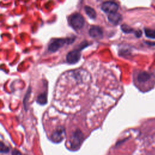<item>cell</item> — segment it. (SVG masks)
<instances>
[{
  "instance_id": "cell-4",
  "label": "cell",
  "mask_w": 155,
  "mask_h": 155,
  "mask_svg": "<svg viewBox=\"0 0 155 155\" xmlns=\"http://www.w3.org/2000/svg\"><path fill=\"white\" fill-rule=\"evenodd\" d=\"M65 136H66V132H65L64 128L62 127H60L57 128L53 132L51 139L54 142L58 143L64 140Z\"/></svg>"
},
{
  "instance_id": "cell-12",
  "label": "cell",
  "mask_w": 155,
  "mask_h": 155,
  "mask_svg": "<svg viewBox=\"0 0 155 155\" xmlns=\"http://www.w3.org/2000/svg\"><path fill=\"white\" fill-rule=\"evenodd\" d=\"M145 34L146 36L148 38L154 39L155 38V30L150 29H146L145 30Z\"/></svg>"
},
{
  "instance_id": "cell-1",
  "label": "cell",
  "mask_w": 155,
  "mask_h": 155,
  "mask_svg": "<svg viewBox=\"0 0 155 155\" xmlns=\"http://www.w3.org/2000/svg\"><path fill=\"white\" fill-rule=\"evenodd\" d=\"M70 25L75 30L82 29L84 25V18L82 15L78 13L72 15L69 18Z\"/></svg>"
},
{
  "instance_id": "cell-3",
  "label": "cell",
  "mask_w": 155,
  "mask_h": 155,
  "mask_svg": "<svg viewBox=\"0 0 155 155\" xmlns=\"http://www.w3.org/2000/svg\"><path fill=\"white\" fill-rule=\"evenodd\" d=\"M83 134L81 133L79 130H77L74 133H73L71 141H70V145L71 147L73 149H77L80 146L81 142L83 140Z\"/></svg>"
},
{
  "instance_id": "cell-6",
  "label": "cell",
  "mask_w": 155,
  "mask_h": 155,
  "mask_svg": "<svg viewBox=\"0 0 155 155\" xmlns=\"http://www.w3.org/2000/svg\"><path fill=\"white\" fill-rule=\"evenodd\" d=\"M81 57V53L79 50H73L70 52L66 57L67 61L69 64H75L79 61Z\"/></svg>"
},
{
  "instance_id": "cell-11",
  "label": "cell",
  "mask_w": 155,
  "mask_h": 155,
  "mask_svg": "<svg viewBox=\"0 0 155 155\" xmlns=\"http://www.w3.org/2000/svg\"><path fill=\"white\" fill-rule=\"evenodd\" d=\"M47 95L45 93H43L38 96V98L36 100V101L38 103H39L41 105H44L47 103Z\"/></svg>"
},
{
  "instance_id": "cell-15",
  "label": "cell",
  "mask_w": 155,
  "mask_h": 155,
  "mask_svg": "<svg viewBox=\"0 0 155 155\" xmlns=\"http://www.w3.org/2000/svg\"><path fill=\"white\" fill-rule=\"evenodd\" d=\"M12 155H22L21 152L17 149H14L12 151Z\"/></svg>"
},
{
  "instance_id": "cell-9",
  "label": "cell",
  "mask_w": 155,
  "mask_h": 155,
  "mask_svg": "<svg viewBox=\"0 0 155 155\" xmlns=\"http://www.w3.org/2000/svg\"><path fill=\"white\" fill-rule=\"evenodd\" d=\"M151 76L149 73L146 72H141L137 76V80L139 82L144 83L149 81L150 79Z\"/></svg>"
},
{
  "instance_id": "cell-14",
  "label": "cell",
  "mask_w": 155,
  "mask_h": 155,
  "mask_svg": "<svg viewBox=\"0 0 155 155\" xmlns=\"http://www.w3.org/2000/svg\"><path fill=\"white\" fill-rule=\"evenodd\" d=\"M121 29L124 32H126V33H131V32H132L133 31V29L130 28L128 26L125 25V24H124V25H122L121 26Z\"/></svg>"
},
{
  "instance_id": "cell-2",
  "label": "cell",
  "mask_w": 155,
  "mask_h": 155,
  "mask_svg": "<svg viewBox=\"0 0 155 155\" xmlns=\"http://www.w3.org/2000/svg\"><path fill=\"white\" fill-rule=\"evenodd\" d=\"M73 41L72 38L67 39H56L50 44L48 47V50L50 52H55L58 50L65 44L71 43Z\"/></svg>"
},
{
  "instance_id": "cell-5",
  "label": "cell",
  "mask_w": 155,
  "mask_h": 155,
  "mask_svg": "<svg viewBox=\"0 0 155 155\" xmlns=\"http://www.w3.org/2000/svg\"><path fill=\"white\" fill-rule=\"evenodd\" d=\"M102 10L106 12V13H115L117 12V11L118 9V4L113 1H107L105 2L102 4Z\"/></svg>"
},
{
  "instance_id": "cell-13",
  "label": "cell",
  "mask_w": 155,
  "mask_h": 155,
  "mask_svg": "<svg viewBox=\"0 0 155 155\" xmlns=\"http://www.w3.org/2000/svg\"><path fill=\"white\" fill-rule=\"evenodd\" d=\"M9 151V149L3 142H0V153H7Z\"/></svg>"
},
{
  "instance_id": "cell-8",
  "label": "cell",
  "mask_w": 155,
  "mask_h": 155,
  "mask_svg": "<svg viewBox=\"0 0 155 155\" xmlns=\"http://www.w3.org/2000/svg\"><path fill=\"white\" fill-rule=\"evenodd\" d=\"M108 19L111 23L116 25L122 21V16L118 12L112 13L109 14Z\"/></svg>"
},
{
  "instance_id": "cell-7",
  "label": "cell",
  "mask_w": 155,
  "mask_h": 155,
  "mask_svg": "<svg viewBox=\"0 0 155 155\" xmlns=\"http://www.w3.org/2000/svg\"><path fill=\"white\" fill-rule=\"evenodd\" d=\"M89 35L95 38H100L103 35V32L101 27L98 26H93L89 30Z\"/></svg>"
},
{
  "instance_id": "cell-10",
  "label": "cell",
  "mask_w": 155,
  "mask_h": 155,
  "mask_svg": "<svg viewBox=\"0 0 155 155\" xmlns=\"http://www.w3.org/2000/svg\"><path fill=\"white\" fill-rule=\"evenodd\" d=\"M85 11H86L87 15L90 18L95 19L96 17V13L95 11L91 7L86 6L85 7Z\"/></svg>"
}]
</instances>
